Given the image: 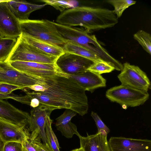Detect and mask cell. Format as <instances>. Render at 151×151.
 I'll list each match as a JSON object with an SVG mask.
<instances>
[{
    "label": "cell",
    "mask_w": 151,
    "mask_h": 151,
    "mask_svg": "<svg viewBox=\"0 0 151 151\" xmlns=\"http://www.w3.org/2000/svg\"><path fill=\"white\" fill-rule=\"evenodd\" d=\"M27 88L51 96L65 104L67 109L81 116L88 112V104L86 91L63 73L40 78L37 84Z\"/></svg>",
    "instance_id": "1"
},
{
    "label": "cell",
    "mask_w": 151,
    "mask_h": 151,
    "mask_svg": "<svg viewBox=\"0 0 151 151\" xmlns=\"http://www.w3.org/2000/svg\"><path fill=\"white\" fill-rule=\"evenodd\" d=\"M19 24L21 35L63 48L67 42L58 31L53 22L46 19H29L19 22Z\"/></svg>",
    "instance_id": "2"
},
{
    "label": "cell",
    "mask_w": 151,
    "mask_h": 151,
    "mask_svg": "<svg viewBox=\"0 0 151 151\" xmlns=\"http://www.w3.org/2000/svg\"><path fill=\"white\" fill-rule=\"evenodd\" d=\"M54 24L63 39L81 45L97 55L104 52L105 48L100 44L94 35H91L84 29L72 27L53 22Z\"/></svg>",
    "instance_id": "3"
},
{
    "label": "cell",
    "mask_w": 151,
    "mask_h": 151,
    "mask_svg": "<svg viewBox=\"0 0 151 151\" xmlns=\"http://www.w3.org/2000/svg\"><path fill=\"white\" fill-rule=\"evenodd\" d=\"M106 97L122 107H134L143 104L149 99L147 91L121 84L108 89Z\"/></svg>",
    "instance_id": "4"
},
{
    "label": "cell",
    "mask_w": 151,
    "mask_h": 151,
    "mask_svg": "<svg viewBox=\"0 0 151 151\" xmlns=\"http://www.w3.org/2000/svg\"><path fill=\"white\" fill-rule=\"evenodd\" d=\"M58 57L45 54L23 40L17 38V43L7 62L22 61L41 63H55Z\"/></svg>",
    "instance_id": "5"
},
{
    "label": "cell",
    "mask_w": 151,
    "mask_h": 151,
    "mask_svg": "<svg viewBox=\"0 0 151 151\" xmlns=\"http://www.w3.org/2000/svg\"><path fill=\"white\" fill-rule=\"evenodd\" d=\"M53 110L49 107L40 104L32 109L28 122L29 129L31 132L30 138L33 140L40 138L43 144L49 150L45 127L47 118L50 116Z\"/></svg>",
    "instance_id": "6"
},
{
    "label": "cell",
    "mask_w": 151,
    "mask_h": 151,
    "mask_svg": "<svg viewBox=\"0 0 151 151\" xmlns=\"http://www.w3.org/2000/svg\"><path fill=\"white\" fill-rule=\"evenodd\" d=\"M94 61L77 55L64 52L55 62L58 69L67 75H78L87 70Z\"/></svg>",
    "instance_id": "7"
},
{
    "label": "cell",
    "mask_w": 151,
    "mask_h": 151,
    "mask_svg": "<svg viewBox=\"0 0 151 151\" xmlns=\"http://www.w3.org/2000/svg\"><path fill=\"white\" fill-rule=\"evenodd\" d=\"M118 78L121 84L141 91H147L151 83L145 73L139 67L126 62Z\"/></svg>",
    "instance_id": "8"
},
{
    "label": "cell",
    "mask_w": 151,
    "mask_h": 151,
    "mask_svg": "<svg viewBox=\"0 0 151 151\" xmlns=\"http://www.w3.org/2000/svg\"><path fill=\"white\" fill-rule=\"evenodd\" d=\"M39 79L17 70L8 62L0 63V83L15 85L23 90L37 84Z\"/></svg>",
    "instance_id": "9"
},
{
    "label": "cell",
    "mask_w": 151,
    "mask_h": 151,
    "mask_svg": "<svg viewBox=\"0 0 151 151\" xmlns=\"http://www.w3.org/2000/svg\"><path fill=\"white\" fill-rule=\"evenodd\" d=\"M17 70L32 77L40 78L61 73L55 63H41L33 62L14 61L9 62Z\"/></svg>",
    "instance_id": "10"
},
{
    "label": "cell",
    "mask_w": 151,
    "mask_h": 151,
    "mask_svg": "<svg viewBox=\"0 0 151 151\" xmlns=\"http://www.w3.org/2000/svg\"><path fill=\"white\" fill-rule=\"evenodd\" d=\"M7 2L0 3V33L4 37L17 38L21 34L19 22Z\"/></svg>",
    "instance_id": "11"
},
{
    "label": "cell",
    "mask_w": 151,
    "mask_h": 151,
    "mask_svg": "<svg viewBox=\"0 0 151 151\" xmlns=\"http://www.w3.org/2000/svg\"><path fill=\"white\" fill-rule=\"evenodd\" d=\"M111 151H151V141L123 137H111L108 142Z\"/></svg>",
    "instance_id": "12"
},
{
    "label": "cell",
    "mask_w": 151,
    "mask_h": 151,
    "mask_svg": "<svg viewBox=\"0 0 151 151\" xmlns=\"http://www.w3.org/2000/svg\"><path fill=\"white\" fill-rule=\"evenodd\" d=\"M30 115L20 110L8 101L0 99V119L25 127L28 125Z\"/></svg>",
    "instance_id": "13"
},
{
    "label": "cell",
    "mask_w": 151,
    "mask_h": 151,
    "mask_svg": "<svg viewBox=\"0 0 151 151\" xmlns=\"http://www.w3.org/2000/svg\"><path fill=\"white\" fill-rule=\"evenodd\" d=\"M23 127L0 119V137L5 142L21 143L30 134Z\"/></svg>",
    "instance_id": "14"
},
{
    "label": "cell",
    "mask_w": 151,
    "mask_h": 151,
    "mask_svg": "<svg viewBox=\"0 0 151 151\" xmlns=\"http://www.w3.org/2000/svg\"><path fill=\"white\" fill-rule=\"evenodd\" d=\"M67 76L74 80L86 91L91 93L98 88L106 86V81L101 75L88 70L79 75Z\"/></svg>",
    "instance_id": "15"
},
{
    "label": "cell",
    "mask_w": 151,
    "mask_h": 151,
    "mask_svg": "<svg viewBox=\"0 0 151 151\" xmlns=\"http://www.w3.org/2000/svg\"><path fill=\"white\" fill-rule=\"evenodd\" d=\"M9 9L19 22L27 20L32 12L44 7L46 4H37L25 1L9 0L7 2Z\"/></svg>",
    "instance_id": "16"
},
{
    "label": "cell",
    "mask_w": 151,
    "mask_h": 151,
    "mask_svg": "<svg viewBox=\"0 0 151 151\" xmlns=\"http://www.w3.org/2000/svg\"><path fill=\"white\" fill-rule=\"evenodd\" d=\"M87 134L86 137L81 136L79 137L80 147L84 151H109L106 136L98 133L93 135Z\"/></svg>",
    "instance_id": "17"
},
{
    "label": "cell",
    "mask_w": 151,
    "mask_h": 151,
    "mask_svg": "<svg viewBox=\"0 0 151 151\" xmlns=\"http://www.w3.org/2000/svg\"><path fill=\"white\" fill-rule=\"evenodd\" d=\"M20 37L25 42L48 55L58 57L64 52L61 47L21 34Z\"/></svg>",
    "instance_id": "18"
},
{
    "label": "cell",
    "mask_w": 151,
    "mask_h": 151,
    "mask_svg": "<svg viewBox=\"0 0 151 151\" xmlns=\"http://www.w3.org/2000/svg\"><path fill=\"white\" fill-rule=\"evenodd\" d=\"M26 93L30 99H37L40 104L49 107L53 110L62 109H67L66 106L63 104L43 93L33 91H27Z\"/></svg>",
    "instance_id": "19"
},
{
    "label": "cell",
    "mask_w": 151,
    "mask_h": 151,
    "mask_svg": "<svg viewBox=\"0 0 151 151\" xmlns=\"http://www.w3.org/2000/svg\"><path fill=\"white\" fill-rule=\"evenodd\" d=\"M63 48L64 52L77 55L93 61L100 59L85 47L73 42H67Z\"/></svg>",
    "instance_id": "20"
},
{
    "label": "cell",
    "mask_w": 151,
    "mask_h": 151,
    "mask_svg": "<svg viewBox=\"0 0 151 151\" xmlns=\"http://www.w3.org/2000/svg\"><path fill=\"white\" fill-rule=\"evenodd\" d=\"M17 41V38H0V63L7 62Z\"/></svg>",
    "instance_id": "21"
},
{
    "label": "cell",
    "mask_w": 151,
    "mask_h": 151,
    "mask_svg": "<svg viewBox=\"0 0 151 151\" xmlns=\"http://www.w3.org/2000/svg\"><path fill=\"white\" fill-rule=\"evenodd\" d=\"M48 116L47 118L45 127V131L48 144L50 151H60L58 139L52 128V120Z\"/></svg>",
    "instance_id": "22"
},
{
    "label": "cell",
    "mask_w": 151,
    "mask_h": 151,
    "mask_svg": "<svg viewBox=\"0 0 151 151\" xmlns=\"http://www.w3.org/2000/svg\"><path fill=\"white\" fill-rule=\"evenodd\" d=\"M55 126L62 135L67 138L72 137L74 134L78 136L79 138L81 136L77 131L76 126L70 120L55 123Z\"/></svg>",
    "instance_id": "23"
},
{
    "label": "cell",
    "mask_w": 151,
    "mask_h": 151,
    "mask_svg": "<svg viewBox=\"0 0 151 151\" xmlns=\"http://www.w3.org/2000/svg\"><path fill=\"white\" fill-rule=\"evenodd\" d=\"M46 5L53 6L61 12L66 9H70L79 6V2L76 0H41Z\"/></svg>",
    "instance_id": "24"
},
{
    "label": "cell",
    "mask_w": 151,
    "mask_h": 151,
    "mask_svg": "<svg viewBox=\"0 0 151 151\" xmlns=\"http://www.w3.org/2000/svg\"><path fill=\"white\" fill-rule=\"evenodd\" d=\"M105 1L113 6V12L118 18L122 16L127 9L136 3V1L130 0H108Z\"/></svg>",
    "instance_id": "25"
},
{
    "label": "cell",
    "mask_w": 151,
    "mask_h": 151,
    "mask_svg": "<svg viewBox=\"0 0 151 151\" xmlns=\"http://www.w3.org/2000/svg\"><path fill=\"white\" fill-rule=\"evenodd\" d=\"M115 70L110 63L100 59L94 61L88 70L101 75L104 73H109Z\"/></svg>",
    "instance_id": "26"
},
{
    "label": "cell",
    "mask_w": 151,
    "mask_h": 151,
    "mask_svg": "<svg viewBox=\"0 0 151 151\" xmlns=\"http://www.w3.org/2000/svg\"><path fill=\"white\" fill-rule=\"evenodd\" d=\"M133 38L145 51L151 55V36L150 33L142 30H139L133 35Z\"/></svg>",
    "instance_id": "27"
},
{
    "label": "cell",
    "mask_w": 151,
    "mask_h": 151,
    "mask_svg": "<svg viewBox=\"0 0 151 151\" xmlns=\"http://www.w3.org/2000/svg\"><path fill=\"white\" fill-rule=\"evenodd\" d=\"M91 116L95 122L98 129V133L107 136V134L110 132L109 129L105 124L96 113L92 111Z\"/></svg>",
    "instance_id": "28"
},
{
    "label": "cell",
    "mask_w": 151,
    "mask_h": 151,
    "mask_svg": "<svg viewBox=\"0 0 151 151\" xmlns=\"http://www.w3.org/2000/svg\"><path fill=\"white\" fill-rule=\"evenodd\" d=\"M11 99L21 103L30 105V99L27 95L21 96L11 93L9 94H4L0 93V99Z\"/></svg>",
    "instance_id": "29"
},
{
    "label": "cell",
    "mask_w": 151,
    "mask_h": 151,
    "mask_svg": "<svg viewBox=\"0 0 151 151\" xmlns=\"http://www.w3.org/2000/svg\"><path fill=\"white\" fill-rule=\"evenodd\" d=\"M30 135L22 143L23 151H37V145L30 138Z\"/></svg>",
    "instance_id": "30"
},
{
    "label": "cell",
    "mask_w": 151,
    "mask_h": 151,
    "mask_svg": "<svg viewBox=\"0 0 151 151\" xmlns=\"http://www.w3.org/2000/svg\"><path fill=\"white\" fill-rule=\"evenodd\" d=\"M4 151H23L22 143L18 142H11L5 143Z\"/></svg>",
    "instance_id": "31"
},
{
    "label": "cell",
    "mask_w": 151,
    "mask_h": 151,
    "mask_svg": "<svg viewBox=\"0 0 151 151\" xmlns=\"http://www.w3.org/2000/svg\"><path fill=\"white\" fill-rule=\"evenodd\" d=\"M21 88L15 85L5 83H0V93L4 94H9L12 91Z\"/></svg>",
    "instance_id": "32"
},
{
    "label": "cell",
    "mask_w": 151,
    "mask_h": 151,
    "mask_svg": "<svg viewBox=\"0 0 151 151\" xmlns=\"http://www.w3.org/2000/svg\"><path fill=\"white\" fill-rule=\"evenodd\" d=\"M37 145V151H50L41 141H34Z\"/></svg>",
    "instance_id": "33"
},
{
    "label": "cell",
    "mask_w": 151,
    "mask_h": 151,
    "mask_svg": "<svg viewBox=\"0 0 151 151\" xmlns=\"http://www.w3.org/2000/svg\"><path fill=\"white\" fill-rule=\"evenodd\" d=\"M30 99V103L29 105L33 108L37 107L40 105L39 101L37 99L34 98Z\"/></svg>",
    "instance_id": "34"
},
{
    "label": "cell",
    "mask_w": 151,
    "mask_h": 151,
    "mask_svg": "<svg viewBox=\"0 0 151 151\" xmlns=\"http://www.w3.org/2000/svg\"><path fill=\"white\" fill-rule=\"evenodd\" d=\"M5 143L0 137V151H4V146Z\"/></svg>",
    "instance_id": "35"
},
{
    "label": "cell",
    "mask_w": 151,
    "mask_h": 151,
    "mask_svg": "<svg viewBox=\"0 0 151 151\" xmlns=\"http://www.w3.org/2000/svg\"><path fill=\"white\" fill-rule=\"evenodd\" d=\"M71 151H84V150L83 148L80 147L79 148L74 149Z\"/></svg>",
    "instance_id": "36"
},
{
    "label": "cell",
    "mask_w": 151,
    "mask_h": 151,
    "mask_svg": "<svg viewBox=\"0 0 151 151\" xmlns=\"http://www.w3.org/2000/svg\"><path fill=\"white\" fill-rule=\"evenodd\" d=\"M9 0H0V3L4 2H8Z\"/></svg>",
    "instance_id": "37"
},
{
    "label": "cell",
    "mask_w": 151,
    "mask_h": 151,
    "mask_svg": "<svg viewBox=\"0 0 151 151\" xmlns=\"http://www.w3.org/2000/svg\"><path fill=\"white\" fill-rule=\"evenodd\" d=\"M3 37H4L3 36L1 33H0V38H1Z\"/></svg>",
    "instance_id": "38"
},
{
    "label": "cell",
    "mask_w": 151,
    "mask_h": 151,
    "mask_svg": "<svg viewBox=\"0 0 151 151\" xmlns=\"http://www.w3.org/2000/svg\"><path fill=\"white\" fill-rule=\"evenodd\" d=\"M109 151H111V149H110V148H109Z\"/></svg>",
    "instance_id": "39"
}]
</instances>
